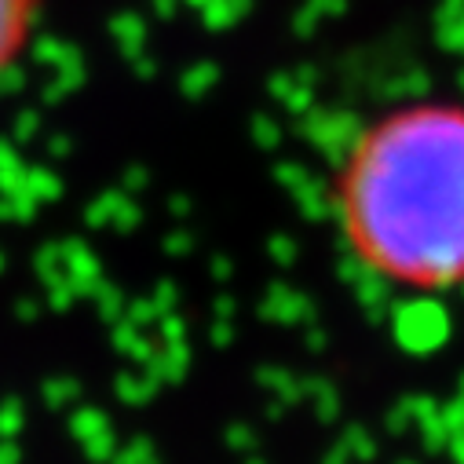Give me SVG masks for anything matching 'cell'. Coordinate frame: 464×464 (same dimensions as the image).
<instances>
[{"instance_id": "1", "label": "cell", "mask_w": 464, "mask_h": 464, "mask_svg": "<svg viewBox=\"0 0 464 464\" xmlns=\"http://www.w3.org/2000/svg\"><path fill=\"white\" fill-rule=\"evenodd\" d=\"M343 253L402 293L464 285V102L410 99L366 121L333 183Z\"/></svg>"}, {"instance_id": "2", "label": "cell", "mask_w": 464, "mask_h": 464, "mask_svg": "<svg viewBox=\"0 0 464 464\" xmlns=\"http://www.w3.org/2000/svg\"><path fill=\"white\" fill-rule=\"evenodd\" d=\"M44 0H0V77L23 59Z\"/></svg>"}]
</instances>
